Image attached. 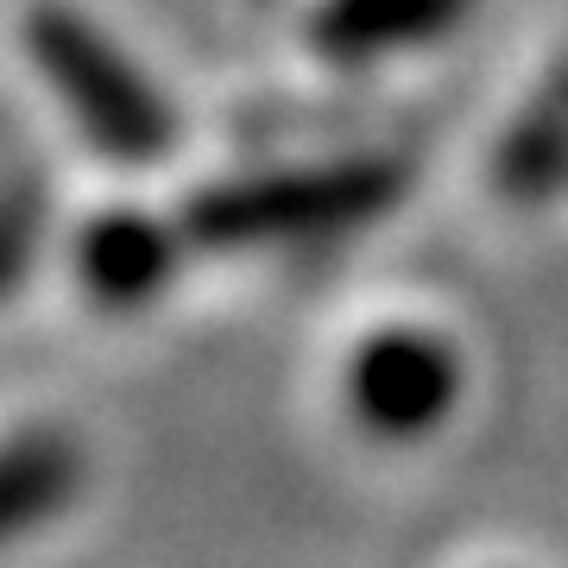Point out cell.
<instances>
[{
  "label": "cell",
  "mask_w": 568,
  "mask_h": 568,
  "mask_svg": "<svg viewBox=\"0 0 568 568\" xmlns=\"http://www.w3.org/2000/svg\"><path fill=\"white\" fill-rule=\"evenodd\" d=\"M405 196V171L392 159H335L291 164L265 178H234L203 190L183 215V241L209 253H253V246H297L347 234L386 215Z\"/></svg>",
  "instance_id": "cell-1"
},
{
  "label": "cell",
  "mask_w": 568,
  "mask_h": 568,
  "mask_svg": "<svg viewBox=\"0 0 568 568\" xmlns=\"http://www.w3.org/2000/svg\"><path fill=\"white\" fill-rule=\"evenodd\" d=\"M474 13V0H323L310 44L335 63H379L448 39Z\"/></svg>",
  "instance_id": "cell-5"
},
{
  "label": "cell",
  "mask_w": 568,
  "mask_h": 568,
  "mask_svg": "<svg viewBox=\"0 0 568 568\" xmlns=\"http://www.w3.org/2000/svg\"><path fill=\"white\" fill-rule=\"evenodd\" d=\"M26 51H32L39 77L51 82V95L70 108V121L89 133L95 152H108L114 164L171 159L178 114L95 20H82L63 0H39L26 13Z\"/></svg>",
  "instance_id": "cell-2"
},
{
  "label": "cell",
  "mask_w": 568,
  "mask_h": 568,
  "mask_svg": "<svg viewBox=\"0 0 568 568\" xmlns=\"http://www.w3.org/2000/svg\"><path fill=\"white\" fill-rule=\"evenodd\" d=\"M39 227H44V209L32 196V183H7L0 190V304L13 297L39 260Z\"/></svg>",
  "instance_id": "cell-8"
},
{
  "label": "cell",
  "mask_w": 568,
  "mask_h": 568,
  "mask_svg": "<svg viewBox=\"0 0 568 568\" xmlns=\"http://www.w3.org/2000/svg\"><path fill=\"white\" fill-rule=\"evenodd\" d=\"M178 260L183 234L145 209H102L77 234V284L108 316H133V310L159 304Z\"/></svg>",
  "instance_id": "cell-4"
},
{
  "label": "cell",
  "mask_w": 568,
  "mask_h": 568,
  "mask_svg": "<svg viewBox=\"0 0 568 568\" xmlns=\"http://www.w3.org/2000/svg\"><path fill=\"white\" fill-rule=\"evenodd\" d=\"M568 183V77L544 89V102L525 108V121L499 145V196L511 203H549Z\"/></svg>",
  "instance_id": "cell-7"
},
{
  "label": "cell",
  "mask_w": 568,
  "mask_h": 568,
  "mask_svg": "<svg viewBox=\"0 0 568 568\" xmlns=\"http://www.w3.org/2000/svg\"><path fill=\"white\" fill-rule=\"evenodd\" d=\"M462 354L424 323H386L361 335L342 366L347 417L379 443H424L462 405Z\"/></svg>",
  "instance_id": "cell-3"
},
{
  "label": "cell",
  "mask_w": 568,
  "mask_h": 568,
  "mask_svg": "<svg viewBox=\"0 0 568 568\" xmlns=\"http://www.w3.org/2000/svg\"><path fill=\"white\" fill-rule=\"evenodd\" d=\"M82 480H89V462L70 429H20L0 443V549L44 530L51 518L77 506Z\"/></svg>",
  "instance_id": "cell-6"
}]
</instances>
